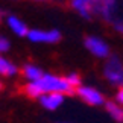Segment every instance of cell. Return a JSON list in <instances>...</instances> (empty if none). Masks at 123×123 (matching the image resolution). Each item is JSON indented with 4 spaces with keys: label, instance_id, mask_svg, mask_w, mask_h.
Instances as JSON below:
<instances>
[{
    "label": "cell",
    "instance_id": "cell-12",
    "mask_svg": "<svg viewBox=\"0 0 123 123\" xmlns=\"http://www.w3.org/2000/svg\"><path fill=\"white\" fill-rule=\"evenodd\" d=\"M65 79H67V82L72 85L74 90L79 88V87L82 85V84H81V76H79L78 73H68L67 76H65Z\"/></svg>",
    "mask_w": 123,
    "mask_h": 123
},
{
    "label": "cell",
    "instance_id": "cell-6",
    "mask_svg": "<svg viewBox=\"0 0 123 123\" xmlns=\"http://www.w3.org/2000/svg\"><path fill=\"white\" fill-rule=\"evenodd\" d=\"M65 100V94H61V93H47V94H43V96L38 99L40 105L47 111H55L64 103Z\"/></svg>",
    "mask_w": 123,
    "mask_h": 123
},
{
    "label": "cell",
    "instance_id": "cell-13",
    "mask_svg": "<svg viewBox=\"0 0 123 123\" xmlns=\"http://www.w3.org/2000/svg\"><path fill=\"white\" fill-rule=\"evenodd\" d=\"M9 47H11V43H9V40L5 38L3 35H0V55L5 53V52H8Z\"/></svg>",
    "mask_w": 123,
    "mask_h": 123
},
{
    "label": "cell",
    "instance_id": "cell-10",
    "mask_svg": "<svg viewBox=\"0 0 123 123\" xmlns=\"http://www.w3.org/2000/svg\"><path fill=\"white\" fill-rule=\"evenodd\" d=\"M8 25L11 27V31L18 37H27V34H29V29L26 27V25L21 20H18L17 17H9L8 18Z\"/></svg>",
    "mask_w": 123,
    "mask_h": 123
},
{
    "label": "cell",
    "instance_id": "cell-4",
    "mask_svg": "<svg viewBox=\"0 0 123 123\" xmlns=\"http://www.w3.org/2000/svg\"><path fill=\"white\" fill-rule=\"evenodd\" d=\"M85 47L90 53H93L97 58H110V47L103 40L97 37H87L85 38Z\"/></svg>",
    "mask_w": 123,
    "mask_h": 123
},
{
    "label": "cell",
    "instance_id": "cell-2",
    "mask_svg": "<svg viewBox=\"0 0 123 123\" xmlns=\"http://www.w3.org/2000/svg\"><path fill=\"white\" fill-rule=\"evenodd\" d=\"M103 78L110 84L123 87V62L117 55H111L103 65Z\"/></svg>",
    "mask_w": 123,
    "mask_h": 123
},
{
    "label": "cell",
    "instance_id": "cell-1",
    "mask_svg": "<svg viewBox=\"0 0 123 123\" xmlns=\"http://www.w3.org/2000/svg\"><path fill=\"white\" fill-rule=\"evenodd\" d=\"M25 93L32 99H40L43 94L47 93H61V94H74V90L72 85L67 82L65 76H56V74L44 73L40 81L27 82L25 85Z\"/></svg>",
    "mask_w": 123,
    "mask_h": 123
},
{
    "label": "cell",
    "instance_id": "cell-7",
    "mask_svg": "<svg viewBox=\"0 0 123 123\" xmlns=\"http://www.w3.org/2000/svg\"><path fill=\"white\" fill-rule=\"evenodd\" d=\"M94 3H96V0H72V6L78 9V12L85 18L91 17Z\"/></svg>",
    "mask_w": 123,
    "mask_h": 123
},
{
    "label": "cell",
    "instance_id": "cell-11",
    "mask_svg": "<svg viewBox=\"0 0 123 123\" xmlns=\"http://www.w3.org/2000/svg\"><path fill=\"white\" fill-rule=\"evenodd\" d=\"M18 72L17 65L12 64L11 61H8L5 56L0 55V76H6V78H11V76H15Z\"/></svg>",
    "mask_w": 123,
    "mask_h": 123
},
{
    "label": "cell",
    "instance_id": "cell-15",
    "mask_svg": "<svg viewBox=\"0 0 123 123\" xmlns=\"http://www.w3.org/2000/svg\"><path fill=\"white\" fill-rule=\"evenodd\" d=\"M114 27H116L117 32H120V34L123 35V21H116L114 23Z\"/></svg>",
    "mask_w": 123,
    "mask_h": 123
},
{
    "label": "cell",
    "instance_id": "cell-9",
    "mask_svg": "<svg viewBox=\"0 0 123 123\" xmlns=\"http://www.w3.org/2000/svg\"><path fill=\"white\" fill-rule=\"evenodd\" d=\"M23 76L29 82H35V81H40V79L44 76V72L34 64H26L25 67H23Z\"/></svg>",
    "mask_w": 123,
    "mask_h": 123
},
{
    "label": "cell",
    "instance_id": "cell-3",
    "mask_svg": "<svg viewBox=\"0 0 123 123\" xmlns=\"http://www.w3.org/2000/svg\"><path fill=\"white\" fill-rule=\"evenodd\" d=\"M76 94L82 102H85L87 105H91V106H102V105L105 106V103H106L105 96L94 87L81 85L79 88H76Z\"/></svg>",
    "mask_w": 123,
    "mask_h": 123
},
{
    "label": "cell",
    "instance_id": "cell-14",
    "mask_svg": "<svg viewBox=\"0 0 123 123\" xmlns=\"http://www.w3.org/2000/svg\"><path fill=\"white\" fill-rule=\"evenodd\" d=\"M116 102L123 106V87H120L119 90H117V93H116Z\"/></svg>",
    "mask_w": 123,
    "mask_h": 123
},
{
    "label": "cell",
    "instance_id": "cell-8",
    "mask_svg": "<svg viewBox=\"0 0 123 123\" xmlns=\"http://www.w3.org/2000/svg\"><path fill=\"white\" fill-rule=\"evenodd\" d=\"M105 110L108 112V116L111 117L117 123H123V106L119 105L114 100H106L105 103Z\"/></svg>",
    "mask_w": 123,
    "mask_h": 123
},
{
    "label": "cell",
    "instance_id": "cell-5",
    "mask_svg": "<svg viewBox=\"0 0 123 123\" xmlns=\"http://www.w3.org/2000/svg\"><path fill=\"white\" fill-rule=\"evenodd\" d=\"M27 38L32 43H58L61 40V34L59 31H40V29H34L29 31Z\"/></svg>",
    "mask_w": 123,
    "mask_h": 123
}]
</instances>
